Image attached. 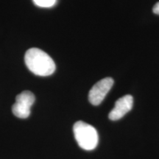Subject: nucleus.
I'll return each instance as SVG.
<instances>
[{"instance_id":"f03ea898","label":"nucleus","mask_w":159,"mask_h":159,"mask_svg":"<svg viewBox=\"0 0 159 159\" xmlns=\"http://www.w3.org/2000/svg\"><path fill=\"white\" fill-rule=\"evenodd\" d=\"M73 132L77 144L83 150H93L97 148L99 136L92 125L83 121H78L73 126Z\"/></svg>"},{"instance_id":"0eeeda50","label":"nucleus","mask_w":159,"mask_h":159,"mask_svg":"<svg viewBox=\"0 0 159 159\" xmlns=\"http://www.w3.org/2000/svg\"><path fill=\"white\" fill-rule=\"evenodd\" d=\"M152 11H153V13H156V14L159 15V2L155 5L153 8H152Z\"/></svg>"},{"instance_id":"7ed1b4c3","label":"nucleus","mask_w":159,"mask_h":159,"mask_svg":"<svg viewBox=\"0 0 159 159\" xmlns=\"http://www.w3.org/2000/svg\"><path fill=\"white\" fill-rule=\"evenodd\" d=\"M35 100V95L31 91H22L16 97V102L12 107L13 114L20 119L29 117L30 115V108Z\"/></svg>"},{"instance_id":"20e7f679","label":"nucleus","mask_w":159,"mask_h":159,"mask_svg":"<svg viewBox=\"0 0 159 159\" xmlns=\"http://www.w3.org/2000/svg\"><path fill=\"white\" fill-rule=\"evenodd\" d=\"M114 85V80L111 77H105L100 80L89 91V100L93 105H99L108 94Z\"/></svg>"},{"instance_id":"39448f33","label":"nucleus","mask_w":159,"mask_h":159,"mask_svg":"<svg viewBox=\"0 0 159 159\" xmlns=\"http://www.w3.org/2000/svg\"><path fill=\"white\" fill-rule=\"evenodd\" d=\"M133 105H134V98L131 95H125L121 97L118 100H116L114 108L109 113V119L112 121H116L122 119L127 113H128L132 109Z\"/></svg>"},{"instance_id":"423d86ee","label":"nucleus","mask_w":159,"mask_h":159,"mask_svg":"<svg viewBox=\"0 0 159 159\" xmlns=\"http://www.w3.org/2000/svg\"><path fill=\"white\" fill-rule=\"evenodd\" d=\"M57 0H33L34 3L39 7H51L54 6Z\"/></svg>"},{"instance_id":"f257e3e1","label":"nucleus","mask_w":159,"mask_h":159,"mask_svg":"<svg viewBox=\"0 0 159 159\" xmlns=\"http://www.w3.org/2000/svg\"><path fill=\"white\" fill-rule=\"evenodd\" d=\"M25 61L29 70L39 76H49L55 72L56 68L52 57L38 48H31L26 52Z\"/></svg>"}]
</instances>
